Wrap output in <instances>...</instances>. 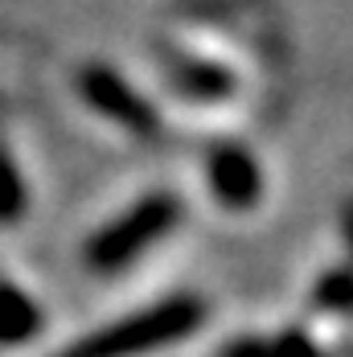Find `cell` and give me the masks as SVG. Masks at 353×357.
<instances>
[{
  "label": "cell",
  "instance_id": "cell-1",
  "mask_svg": "<svg viewBox=\"0 0 353 357\" xmlns=\"http://www.w3.org/2000/svg\"><path fill=\"white\" fill-rule=\"evenodd\" d=\"M202 324H206V304L181 291V296H165L132 317H119V321L95 328L91 337L66 345L58 357H144L193 337Z\"/></svg>",
  "mask_w": 353,
  "mask_h": 357
},
{
  "label": "cell",
  "instance_id": "cell-5",
  "mask_svg": "<svg viewBox=\"0 0 353 357\" xmlns=\"http://www.w3.org/2000/svg\"><path fill=\"white\" fill-rule=\"evenodd\" d=\"M165 70H169V86L181 99H193V103H222L239 86L234 70H226L222 62L197 58V54H181V50L165 54Z\"/></svg>",
  "mask_w": 353,
  "mask_h": 357
},
{
  "label": "cell",
  "instance_id": "cell-9",
  "mask_svg": "<svg viewBox=\"0 0 353 357\" xmlns=\"http://www.w3.org/2000/svg\"><path fill=\"white\" fill-rule=\"evenodd\" d=\"M350 275L337 267V271H329L324 280H320V287H317V304L320 308H329V312H345L350 308Z\"/></svg>",
  "mask_w": 353,
  "mask_h": 357
},
{
  "label": "cell",
  "instance_id": "cell-4",
  "mask_svg": "<svg viewBox=\"0 0 353 357\" xmlns=\"http://www.w3.org/2000/svg\"><path fill=\"white\" fill-rule=\"evenodd\" d=\"M206 185L226 210H250L263 197V169L243 144H218L206 160Z\"/></svg>",
  "mask_w": 353,
  "mask_h": 357
},
{
  "label": "cell",
  "instance_id": "cell-8",
  "mask_svg": "<svg viewBox=\"0 0 353 357\" xmlns=\"http://www.w3.org/2000/svg\"><path fill=\"white\" fill-rule=\"evenodd\" d=\"M267 357H324V354L304 328H287V333L267 341Z\"/></svg>",
  "mask_w": 353,
  "mask_h": 357
},
{
  "label": "cell",
  "instance_id": "cell-6",
  "mask_svg": "<svg viewBox=\"0 0 353 357\" xmlns=\"http://www.w3.org/2000/svg\"><path fill=\"white\" fill-rule=\"evenodd\" d=\"M41 304L29 291L13 284H0V345H25L41 333Z\"/></svg>",
  "mask_w": 353,
  "mask_h": 357
},
{
  "label": "cell",
  "instance_id": "cell-10",
  "mask_svg": "<svg viewBox=\"0 0 353 357\" xmlns=\"http://www.w3.org/2000/svg\"><path fill=\"white\" fill-rule=\"evenodd\" d=\"M222 357H267V341L263 337H239L222 349Z\"/></svg>",
  "mask_w": 353,
  "mask_h": 357
},
{
  "label": "cell",
  "instance_id": "cell-3",
  "mask_svg": "<svg viewBox=\"0 0 353 357\" xmlns=\"http://www.w3.org/2000/svg\"><path fill=\"white\" fill-rule=\"evenodd\" d=\"M78 95H82V103L91 111H99L103 119H111L115 128H123L132 136H156L160 132L156 107L144 99L123 74L103 66V62H91V66L78 70Z\"/></svg>",
  "mask_w": 353,
  "mask_h": 357
},
{
  "label": "cell",
  "instance_id": "cell-2",
  "mask_svg": "<svg viewBox=\"0 0 353 357\" xmlns=\"http://www.w3.org/2000/svg\"><path fill=\"white\" fill-rule=\"evenodd\" d=\"M181 197L160 189V193H148L140 197L132 210H123L119 218H111L107 226H99L91 238H87V267L95 271H123L140 259L144 250L160 238H169L181 222Z\"/></svg>",
  "mask_w": 353,
  "mask_h": 357
},
{
  "label": "cell",
  "instance_id": "cell-7",
  "mask_svg": "<svg viewBox=\"0 0 353 357\" xmlns=\"http://www.w3.org/2000/svg\"><path fill=\"white\" fill-rule=\"evenodd\" d=\"M29 210V189H25V177L17 169V160L0 148V226H13L21 222Z\"/></svg>",
  "mask_w": 353,
  "mask_h": 357
}]
</instances>
